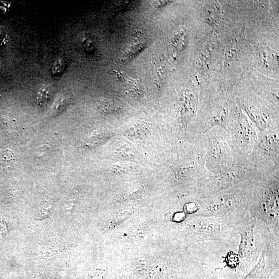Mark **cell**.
I'll use <instances>...</instances> for the list:
<instances>
[{"label":"cell","instance_id":"3957f363","mask_svg":"<svg viewBox=\"0 0 279 279\" xmlns=\"http://www.w3.org/2000/svg\"><path fill=\"white\" fill-rule=\"evenodd\" d=\"M53 211V206L48 203L41 205L36 211L35 214L37 219H45L47 218Z\"/></svg>","mask_w":279,"mask_h":279},{"label":"cell","instance_id":"5b68a950","mask_svg":"<svg viewBox=\"0 0 279 279\" xmlns=\"http://www.w3.org/2000/svg\"><path fill=\"white\" fill-rule=\"evenodd\" d=\"M8 232L6 223L3 219H0V242L3 243Z\"/></svg>","mask_w":279,"mask_h":279},{"label":"cell","instance_id":"9c48e42d","mask_svg":"<svg viewBox=\"0 0 279 279\" xmlns=\"http://www.w3.org/2000/svg\"><path fill=\"white\" fill-rule=\"evenodd\" d=\"M6 39L7 34L6 31L2 28H0V46L6 44Z\"/></svg>","mask_w":279,"mask_h":279},{"label":"cell","instance_id":"6da1fadb","mask_svg":"<svg viewBox=\"0 0 279 279\" xmlns=\"http://www.w3.org/2000/svg\"><path fill=\"white\" fill-rule=\"evenodd\" d=\"M116 72L122 84L127 90L133 93H140L141 87L139 84V81L129 77L123 71Z\"/></svg>","mask_w":279,"mask_h":279},{"label":"cell","instance_id":"52a82bcc","mask_svg":"<svg viewBox=\"0 0 279 279\" xmlns=\"http://www.w3.org/2000/svg\"><path fill=\"white\" fill-rule=\"evenodd\" d=\"M227 263L232 267L236 266L239 263V258L236 255L231 254L227 257Z\"/></svg>","mask_w":279,"mask_h":279},{"label":"cell","instance_id":"7a4b0ae2","mask_svg":"<svg viewBox=\"0 0 279 279\" xmlns=\"http://www.w3.org/2000/svg\"><path fill=\"white\" fill-rule=\"evenodd\" d=\"M265 264L261 262L244 279H267Z\"/></svg>","mask_w":279,"mask_h":279},{"label":"cell","instance_id":"277c9868","mask_svg":"<svg viewBox=\"0 0 279 279\" xmlns=\"http://www.w3.org/2000/svg\"><path fill=\"white\" fill-rule=\"evenodd\" d=\"M64 67L63 59L61 57H58L54 62V63L52 68V72L53 75L57 76L61 73L62 71L63 70Z\"/></svg>","mask_w":279,"mask_h":279},{"label":"cell","instance_id":"30bf717a","mask_svg":"<svg viewBox=\"0 0 279 279\" xmlns=\"http://www.w3.org/2000/svg\"><path fill=\"white\" fill-rule=\"evenodd\" d=\"M49 149V147L47 145H43L37 149L36 152L39 156H42L48 152Z\"/></svg>","mask_w":279,"mask_h":279},{"label":"cell","instance_id":"8fae6325","mask_svg":"<svg viewBox=\"0 0 279 279\" xmlns=\"http://www.w3.org/2000/svg\"><path fill=\"white\" fill-rule=\"evenodd\" d=\"M184 218H185L184 214L182 213H179L177 214H175L173 217L174 220L176 222L182 221V220H183Z\"/></svg>","mask_w":279,"mask_h":279},{"label":"cell","instance_id":"8992f818","mask_svg":"<svg viewBox=\"0 0 279 279\" xmlns=\"http://www.w3.org/2000/svg\"><path fill=\"white\" fill-rule=\"evenodd\" d=\"M51 89L49 86H43L39 92L38 98L40 100H45L47 99L50 94Z\"/></svg>","mask_w":279,"mask_h":279},{"label":"cell","instance_id":"ba28073f","mask_svg":"<svg viewBox=\"0 0 279 279\" xmlns=\"http://www.w3.org/2000/svg\"><path fill=\"white\" fill-rule=\"evenodd\" d=\"M82 46L84 47V48L86 50H91L93 49V44L92 42V41L88 38H84L82 39L81 41Z\"/></svg>","mask_w":279,"mask_h":279}]
</instances>
